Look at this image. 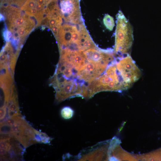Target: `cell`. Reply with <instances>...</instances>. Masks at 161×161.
Returning <instances> with one entry per match:
<instances>
[{
    "instance_id": "obj_13",
    "label": "cell",
    "mask_w": 161,
    "mask_h": 161,
    "mask_svg": "<svg viewBox=\"0 0 161 161\" xmlns=\"http://www.w3.org/2000/svg\"><path fill=\"white\" fill-rule=\"evenodd\" d=\"M52 29L53 31L55 32V34H58L59 30L58 26L55 25L52 27Z\"/></svg>"
},
{
    "instance_id": "obj_5",
    "label": "cell",
    "mask_w": 161,
    "mask_h": 161,
    "mask_svg": "<svg viewBox=\"0 0 161 161\" xmlns=\"http://www.w3.org/2000/svg\"><path fill=\"white\" fill-rule=\"evenodd\" d=\"M35 140L37 143L48 144L51 140V138L46 134L34 129Z\"/></svg>"
},
{
    "instance_id": "obj_7",
    "label": "cell",
    "mask_w": 161,
    "mask_h": 161,
    "mask_svg": "<svg viewBox=\"0 0 161 161\" xmlns=\"http://www.w3.org/2000/svg\"><path fill=\"white\" fill-rule=\"evenodd\" d=\"M72 112L71 109L69 107H66L63 108L61 111L62 116L64 118H68L70 114Z\"/></svg>"
},
{
    "instance_id": "obj_9",
    "label": "cell",
    "mask_w": 161,
    "mask_h": 161,
    "mask_svg": "<svg viewBox=\"0 0 161 161\" xmlns=\"http://www.w3.org/2000/svg\"><path fill=\"white\" fill-rule=\"evenodd\" d=\"M57 21H57L55 18H52L50 19L49 21V24L52 27L55 26V25L57 23Z\"/></svg>"
},
{
    "instance_id": "obj_15",
    "label": "cell",
    "mask_w": 161,
    "mask_h": 161,
    "mask_svg": "<svg viewBox=\"0 0 161 161\" xmlns=\"http://www.w3.org/2000/svg\"><path fill=\"white\" fill-rule=\"evenodd\" d=\"M0 18H1L0 20H2V18H3V16H2V15H1V16H0Z\"/></svg>"
},
{
    "instance_id": "obj_8",
    "label": "cell",
    "mask_w": 161,
    "mask_h": 161,
    "mask_svg": "<svg viewBox=\"0 0 161 161\" xmlns=\"http://www.w3.org/2000/svg\"><path fill=\"white\" fill-rule=\"evenodd\" d=\"M11 34L10 32L6 31L4 33V37L5 40L7 41L10 40V38Z\"/></svg>"
},
{
    "instance_id": "obj_11",
    "label": "cell",
    "mask_w": 161,
    "mask_h": 161,
    "mask_svg": "<svg viewBox=\"0 0 161 161\" xmlns=\"http://www.w3.org/2000/svg\"><path fill=\"white\" fill-rule=\"evenodd\" d=\"M18 34L21 36H22L25 33V30L23 28H21L18 30Z\"/></svg>"
},
{
    "instance_id": "obj_4",
    "label": "cell",
    "mask_w": 161,
    "mask_h": 161,
    "mask_svg": "<svg viewBox=\"0 0 161 161\" xmlns=\"http://www.w3.org/2000/svg\"><path fill=\"white\" fill-rule=\"evenodd\" d=\"M7 108V115L4 119L9 117L21 115L19 109L18 96L16 89L13 92L9 99Z\"/></svg>"
},
{
    "instance_id": "obj_2",
    "label": "cell",
    "mask_w": 161,
    "mask_h": 161,
    "mask_svg": "<svg viewBox=\"0 0 161 161\" xmlns=\"http://www.w3.org/2000/svg\"><path fill=\"white\" fill-rule=\"evenodd\" d=\"M34 129L21 115L0 121V135L14 138L25 148L37 143Z\"/></svg>"
},
{
    "instance_id": "obj_1",
    "label": "cell",
    "mask_w": 161,
    "mask_h": 161,
    "mask_svg": "<svg viewBox=\"0 0 161 161\" xmlns=\"http://www.w3.org/2000/svg\"><path fill=\"white\" fill-rule=\"evenodd\" d=\"M142 72L128 53L117 57L94 82L96 92L121 91L130 88L140 78Z\"/></svg>"
},
{
    "instance_id": "obj_10",
    "label": "cell",
    "mask_w": 161,
    "mask_h": 161,
    "mask_svg": "<svg viewBox=\"0 0 161 161\" xmlns=\"http://www.w3.org/2000/svg\"><path fill=\"white\" fill-rule=\"evenodd\" d=\"M16 24L18 26H21L24 23V21L23 18H19L16 21Z\"/></svg>"
},
{
    "instance_id": "obj_14",
    "label": "cell",
    "mask_w": 161,
    "mask_h": 161,
    "mask_svg": "<svg viewBox=\"0 0 161 161\" xmlns=\"http://www.w3.org/2000/svg\"><path fill=\"white\" fill-rule=\"evenodd\" d=\"M37 10L35 8H32L31 9V12L32 14H35L37 12Z\"/></svg>"
},
{
    "instance_id": "obj_12",
    "label": "cell",
    "mask_w": 161,
    "mask_h": 161,
    "mask_svg": "<svg viewBox=\"0 0 161 161\" xmlns=\"http://www.w3.org/2000/svg\"><path fill=\"white\" fill-rule=\"evenodd\" d=\"M8 1L10 2H14L16 3L21 4L23 2L24 0H7Z\"/></svg>"
},
{
    "instance_id": "obj_3",
    "label": "cell",
    "mask_w": 161,
    "mask_h": 161,
    "mask_svg": "<svg viewBox=\"0 0 161 161\" xmlns=\"http://www.w3.org/2000/svg\"><path fill=\"white\" fill-rule=\"evenodd\" d=\"M133 41V27L122 12L120 10L117 15L114 52L119 55L129 53Z\"/></svg>"
},
{
    "instance_id": "obj_6",
    "label": "cell",
    "mask_w": 161,
    "mask_h": 161,
    "mask_svg": "<svg viewBox=\"0 0 161 161\" xmlns=\"http://www.w3.org/2000/svg\"><path fill=\"white\" fill-rule=\"evenodd\" d=\"M103 23L106 28L112 31L115 25L114 18L108 14H106L104 17Z\"/></svg>"
}]
</instances>
